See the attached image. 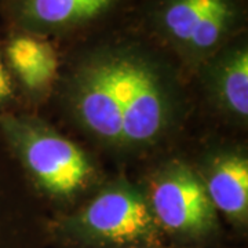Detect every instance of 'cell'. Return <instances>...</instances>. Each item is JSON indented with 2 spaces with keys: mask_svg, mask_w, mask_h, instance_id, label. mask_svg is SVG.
Listing matches in <instances>:
<instances>
[{
  "mask_svg": "<svg viewBox=\"0 0 248 248\" xmlns=\"http://www.w3.org/2000/svg\"><path fill=\"white\" fill-rule=\"evenodd\" d=\"M215 101L232 116L248 115V47L243 32L200 65Z\"/></svg>",
  "mask_w": 248,
  "mask_h": 248,
  "instance_id": "ba28073f",
  "label": "cell"
},
{
  "mask_svg": "<svg viewBox=\"0 0 248 248\" xmlns=\"http://www.w3.org/2000/svg\"><path fill=\"white\" fill-rule=\"evenodd\" d=\"M130 248H184V247H177V246H172V244H164V246H152V247H130Z\"/></svg>",
  "mask_w": 248,
  "mask_h": 248,
  "instance_id": "7c38bea8",
  "label": "cell"
},
{
  "mask_svg": "<svg viewBox=\"0 0 248 248\" xmlns=\"http://www.w3.org/2000/svg\"><path fill=\"white\" fill-rule=\"evenodd\" d=\"M215 211L232 223L244 226L248 217V161L237 153L215 156L202 178Z\"/></svg>",
  "mask_w": 248,
  "mask_h": 248,
  "instance_id": "30bf717a",
  "label": "cell"
},
{
  "mask_svg": "<svg viewBox=\"0 0 248 248\" xmlns=\"http://www.w3.org/2000/svg\"><path fill=\"white\" fill-rule=\"evenodd\" d=\"M0 140L13 160L51 196L71 197L94 177V166L79 146L28 116L1 112Z\"/></svg>",
  "mask_w": 248,
  "mask_h": 248,
  "instance_id": "277c9868",
  "label": "cell"
},
{
  "mask_svg": "<svg viewBox=\"0 0 248 248\" xmlns=\"http://www.w3.org/2000/svg\"><path fill=\"white\" fill-rule=\"evenodd\" d=\"M48 237L62 248L167 244L152 214L146 193L123 181L102 189L79 211L48 223Z\"/></svg>",
  "mask_w": 248,
  "mask_h": 248,
  "instance_id": "7a4b0ae2",
  "label": "cell"
},
{
  "mask_svg": "<svg viewBox=\"0 0 248 248\" xmlns=\"http://www.w3.org/2000/svg\"><path fill=\"white\" fill-rule=\"evenodd\" d=\"M1 45L16 84L29 91H45L51 87L60 71V57L47 37L7 28Z\"/></svg>",
  "mask_w": 248,
  "mask_h": 248,
  "instance_id": "9c48e42d",
  "label": "cell"
},
{
  "mask_svg": "<svg viewBox=\"0 0 248 248\" xmlns=\"http://www.w3.org/2000/svg\"><path fill=\"white\" fill-rule=\"evenodd\" d=\"M145 22L161 47L200 66L241 33L243 0H146Z\"/></svg>",
  "mask_w": 248,
  "mask_h": 248,
  "instance_id": "3957f363",
  "label": "cell"
},
{
  "mask_svg": "<svg viewBox=\"0 0 248 248\" xmlns=\"http://www.w3.org/2000/svg\"><path fill=\"white\" fill-rule=\"evenodd\" d=\"M16 95H17V84L13 79L4 60L3 45L0 37V113L7 112L10 105L14 102Z\"/></svg>",
  "mask_w": 248,
  "mask_h": 248,
  "instance_id": "8fae6325",
  "label": "cell"
},
{
  "mask_svg": "<svg viewBox=\"0 0 248 248\" xmlns=\"http://www.w3.org/2000/svg\"><path fill=\"white\" fill-rule=\"evenodd\" d=\"M13 157L0 140V248H45L48 225L24 203Z\"/></svg>",
  "mask_w": 248,
  "mask_h": 248,
  "instance_id": "52a82bcc",
  "label": "cell"
},
{
  "mask_svg": "<svg viewBox=\"0 0 248 248\" xmlns=\"http://www.w3.org/2000/svg\"><path fill=\"white\" fill-rule=\"evenodd\" d=\"M128 0H0L7 28L43 36H68L99 25Z\"/></svg>",
  "mask_w": 248,
  "mask_h": 248,
  "instance_id": "8992f818",
  "label": "cell"
},
{
  "mask_svg": "<svg viewBox=\"0 0 248 248\" xmlns=\"http://www.w3.org/2000/svg\"><path fill=\"white\" fill-rule=\"evenodd\" d=\"M68 89L81 127L117 149L151 146L174 122L171 66L148 40L115 36L84 47L75 54Z\"/></svg>",
  "mask_w": 248,
  "mask_h": 248,
  "instance_id": "6da1fadb",
  "label": "cell"
},
{
  "mask_svg": "<svg viewBox=\"0 0 248 248\" xmlns=\"http://www.w3.org/2000/svg\"><path fill=\"white\" fill-rule=\"evenodd\" d=\"M151 211L172 246L199 248L218 234L219 223L202 178L190 167L171 163L152 178L146 193Z\"/></svg>",
  "mask_w": 248,
  "mask_h": 248,
  "instance_id": "5b68a950",
  "label": "cell"
}]
</instances>
